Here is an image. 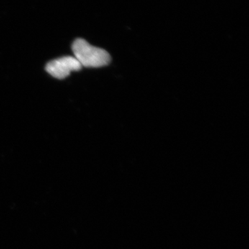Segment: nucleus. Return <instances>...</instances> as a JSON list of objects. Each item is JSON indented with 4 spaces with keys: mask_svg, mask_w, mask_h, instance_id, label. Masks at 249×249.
<instances>
[{
    "mask_svg": "<svg viewBox=\"0 0 249 249\" xmlns=\"http://www.w3.org/2000/svg\"><path fill=\"white\" fill-rule=\"evenodd\" d=\"M74 58L82 67H101L106 66L111 61L110 55L104 49L93 47L84 39L78 38L72 45Z\"/></svg>",
    "mask_w": 249,
    "mask_h": 249,
    "instance_id": "f257e3e1",
    "label": "nucleus"
},
{
    "mask_svg": "<svg viewBox=\"0 0 249 249\" xmlns=\"http://www.w3.org/2000/svg\"><path fill=\"white\" fill-rule=\"evenodd\" d=\"M82 66L73 56H65L55 59L47 64L46 70L54 78L63 79L72 71H79Z\"/></svg>",
    "mask_w": 249,
    "mask_h": 249,
    "instance_id": "f03ea898",
    "label": "nucleus"
}]
</instances>
